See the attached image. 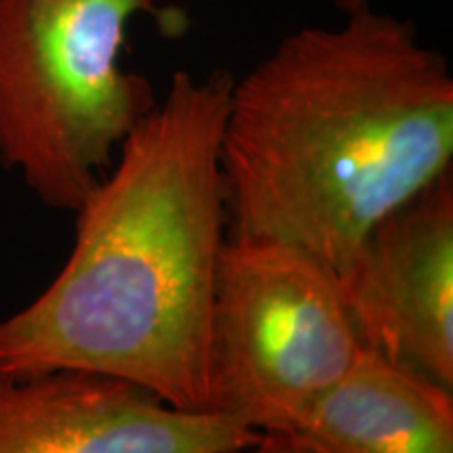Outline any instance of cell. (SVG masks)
Wrapping results in <instances>:
<instances>
[{
    "label": "cell",
    "instance_id": "2",
    "mask_svg": "<svg viewBox=\"0 0 453 453\" xmlns=\"http://www.w3.org/2000/svg\"><path fill=\"white\" fill-rule=\"evenodd\" d=\"M307 26L234 82L220 137L229 234L340 273L367 231L451 170L453 76L411 19Z\"/></svg>",
    "mask_w": 453,
    "mask_h": 453
},
{
    "label": "cell",
    "instance_id": "8",
    "mask_svg": "<svg viewBox=\"0 0 453 453\" xmlns=\"http://www.w3.org/2000/svg\"><path fill=\"white\" fill-rule=\"evenodd\" d=\"M334 7H336L340 13L344 15H350V13H357V11L365 9V7H372V0H332Z\"/></svg>",
    "mask_w": 453,
    "mask_h": 453
},
{
    "label": "cell",
    "instance_id": "4",
    "mask_svg": "<svg viewBox=\"0 0 453 453\" xmlns=\"http://www.w3.org/2000/svg\"><path fill=\"white\" fill-rule=\"evenodd\" d=\"M361 347L336 271L290 243L226 235L208 338V411L263 437L281 433Z\"/></svg>",
    "mask_w": 453,
    "mask_h": 453
},
{
    "label": "cell",
    "instance_id": "5",
    "mask_svg": "<svg viewBox=\"0 0 453 453\" xmlns=\"http://www.w3.org/2000/svg\"><path fill=\"white\" fill-rule=\"evenodd\" d=\"M338 283L364 347L453 390V173L361 240Z\"/></svg>",
    "mask_w": 453,
    "mask_h": 453
},
{
    "label": "cell",
    "instance_id": "3",
    "mask_svg": "<svg viewBox=\"0 0 453 453\" xmlns=\"http://www.w3.org/2000/svg\"><path fill=\"white\" fill-rule=\"evenodd\" d=\"M139 13L156 0H0V164L53 211L78 212L157 105L120 65Z\"/></svg>",
    "mask_w": 453,
    "mask_h": 453
},
{
    "label": "cell",
    "instance_id": "1",
    "mask_svg": "<svg viewBox=\"0 0 453 453\" xmlns=\"http://www.w3.org/2000/svg\"><path fill=\"white\" fill-rule=\"evenodd\" d=\"M234 73L179 70L78 208L64 269L0 321V372L78 367L208 411V338L229 234L220 137Z\"/></svg>",
    "mask_w": 453,
    "mask_h": 453
},
{
    "label": "cell",
    "instance_id": "6",
    "mask_svg": "<svg viewBox=\"0 0 453 453\" xmlns=\"http://www.w3.org/2000/svg\"><path fill=\"white\" fill-rule=\"evenodd\" d=\"M263 434L93 370L0 372V453H240Z\"/></svg>",
    "mask_w": 453,
    "mask_h": 453
},
{
    "label": "cell",
    "instance_id": "7",
    "mask_svg": "<svg viewBox=\"0 0 453 453\" xmlns=\"http://www.w3.org/2000/svg\"><path fill=\"white\" fill-rule=\"evenodd\" d=\"M263 453H451L453 390L361 347L349 370Z\"/></svg>",
    "mask_w": 453,
    "mask_h": 453
}]
</instances>
